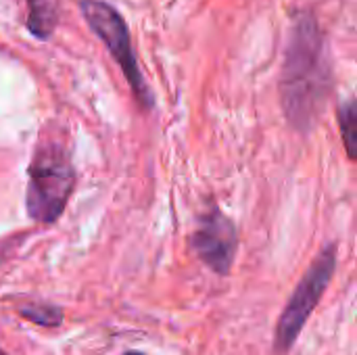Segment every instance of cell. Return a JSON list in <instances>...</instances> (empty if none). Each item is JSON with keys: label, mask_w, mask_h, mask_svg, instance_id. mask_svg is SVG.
<instances>
[{"label": "cell", "mask_w": 357, "mask_h": 355, "mask_svg": "<svg viewBox=\"0 0 357 355\" xmlns=\"http://www.w3.org/2000/svg\"><path fill=\"white\" fill-rule=\"evenodd\" d=\"M333 92L326 38L312 13H297L280 71V105L291 128L305 134L318 121Z\"/></svg>", "instance_id": "cell-1"}, {"label": "cell", "mask_w": 357, "mask_h": 355, "mask_svg": "<svg viewBox=\"0 0 357 355\" xmlns=\"http://www.w3.org/2000/svg\"><path fill=\"white\" fill-rule=\"evenodd\" d=\"M75 186V167L65 144L42 138L27 169V213L40 224H52L65 211Z\"/></svg>", "instance_id": "cell-2"}, {"label": "cell", "mask_w": 357, "mask_h": 355, "mask_svg": "<svg viewBox=\"0 0 357 355\" xmlns=\"http://www.w3.org/2000/svg\"><path fill=\"white\" fill-rule=\"evenodd\" d=\"M335 268H337V245L331 243L312 262L310 270L305 272V276L293 291L287 308L282 310V314L278 318L276 335H274V352L276 354L284 355L293 349L305 322L310 320L312 312L316 310L324 291L328 289Z\"/></svg>", "instance_id": "cell-3"}, {"label": "cell", "mask_w": 357, "mask_h": 355, "mask_svg": "<svg viewBox=\"0 0 357 355\" xmlns=\"http://www.w3.org/2000/svg\"><path fill=\"white\" fill-rule=\"evenodd\" d=\"M79 10L86 17V23L90 25V29L102 40V44L109 48L111 56L117 61L136 100L144 109H153L155 98H153L151 88L146 86V80L136 61L132 40H130V29H128L123 17L111 4H107L102 0H82Z\"/></svg>", "instance_id": "cell-4"}, {"label": "cell", "mask_w": 357, "mask_h": 355, "mask_svg": "<svg viewBox=\"0 0 357 355\" xmlns=\"http://www.w3.org/2000/svg\"><path fill=\"white\" fill-rule=\"evenodd\" d=\"M190 249L215 274L226 276L238 251V232L234 222L220 209L209 207L190 234Z\"/></svg>", "instance_id": "cell-5"}, {"label": "cell", "mask_w": 357, "mask_h": 355, "mask_svg": "<svg viewBox=\"0 0 357 355\" xmlns=\"http://www.w3.org/2000/svg\"><path fill=\"white\" fill-rule=\"evenodd\" d=\"M27 29L38 40H48L59 21L56 0H25Z\"/></svg>", "instance_id": "cell-6"}, {"label": "cell", "mask_w": 357, "mask_h": 355, "mask_svg": "<svg viewBox=\"0 0 357 355\" xmlns=\"http://www.w3.org/2000/svg\"><path fill=\"white\" fill-rule=\"evenodd\" d=\"M339 130L343 136L345 153L351 161H357V100L347 98L337 107Z\"/></svg>", "instance_id": "cell-7"}, {"label": "cell", "mask_w": 357, "mask_h": 355, "mask_svg": "<svg viewBox=\"0 0 357 355\" xmlns=\"http://www.w3.org/2000/svg\"><path fill=\"white\" fill-rule=\"evenodd\" d=\"M126 355H144V354H140V352H132V354H126Z\"/></svg>", "instance_id": "cell-8"}]
</instances>
